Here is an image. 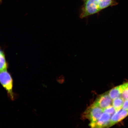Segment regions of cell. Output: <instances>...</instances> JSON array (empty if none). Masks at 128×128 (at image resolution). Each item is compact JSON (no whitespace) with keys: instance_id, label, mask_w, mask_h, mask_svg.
<instances>
[{"instance_id":"1","label":"cell","mask_w":128,"mask_h":128,"mask_svg":"<svg viewBox=\"0 0 128 128\" xmlns=\"http://www.w3.org/2000/svg\"><path fill=\"white\" fill-rule=\"evenodd\" d=\"M80 17L82 19L98 13L103 10L101 0H83Z\"/></svg>"},{"instance_id":"2","label":"cell","mask_w":128,"mask_h":128,"mask_svg":"<svg viewBox=\"0 0 128 128\" xmlns=\"http://www.w3.org/2000/svg\"><path fill=\"white\" fill-rule=\"evenodd\" d=\"M103 113V109L93 103L83 113L82 117L89 120L90 128L97 122Z\"/></svg>"},{"instance_id":"3","label":"cell","mask_w":128,"mask_h":128,"mask_svg":"<svg viewBox=\"0 0 128 128\" xmlns=\"http://www.w3.org/2000/svg\"><path fill=\"white\" fill-rule=\"evenodd\" d=\"M0 83L7 91L8 96L11 100H15V96L13 92V83L11 75L7 69L0 72Z\"/></svg>"},{"instance_id":"4","label":"cell","mask_w":128,"mask_h":128,"mask_svg":"<svg viewBox=\"0 0 128 128\" xmlns=\"http://www.w3.org/2000/svg\"><path fill=\"white\" fill-rule=\"evenodd\" d=\"M112 102V100L108 92L99 96L93 104L103 109L111 106Z\"/></svg>"},{"instance_id":"5","label":"cell","mask_w":128,"mask_h":128,"mask_svg":"<svg viewBox=\"0 0 128 128\" xmlns=\"http://www.w3.org/2000/svg\"><path fill=\"white\" fill-rule=\"evenodd\" d=\"M128 116V111L122 108L116 111L111 117L107 128H109L126 118Z\"/></svg>"},{"instance_id":"6","label":"cell","mask_w":128,"mask_h":128,"mask_svg":"<svg viewBox=\"0 0 128 128\" xmlns=\"http://www.w3.org/2000/svg\"><path fill=\"white\" fill-rule=\"evenodd\" d=\"M128 86V82L116 86L108 92L109 95L112 100L121 97L122 94Z\"/></svg>"},{"instance_id":"7","label":"cell","mask_w":128,"mask_h":128,"mask_svg":"<svg viewBox=\"0 0 128 128\" xmlns=\"http://www.w3.org/2000/svg\"><path fill=\"white\" fill-rule=\"evenodd\" d=\"M111 118V115L103 113L97 122L90 128H107Z\"/></svg>"},{"instance_id":"8","label":"cell","mask_w":128,"mask_h":128,"mask_svg":"<svg viewBox=\"0 0 128 128\" xmlns=\"http://www.w3.org/2000/svg\"><path fill=\"white\" fill-rule=\"evenodd\" d=\"M124 100L122 97H118L112 100V106L117 111L122 108Z\"/></svg>"},{"instance_id":"9","label":"cell","mask_w":128,"mask_h":128,"mask_svg":"<svg viewBox=\"0 0 128 128\" xmlns=\"http://www.w3.org/2000/svg\"><path fill=\"white\" fill-rule=\"evenodd\" d=\"M7 67L4 53L0 51V72L7 69Z\"/></svg>"},{"instance_id":"10","label":"cell","mask_w":128,"mask_h":128,"mask_svg":"<svg viewBox=\"0 0 128 128\" xmlns=\"http://www.w3.org/2000/svg\"><path fill=\"white\" fill-rule=\"evenodd\" d=\"M103 113L108 114L111 115L113 114L116 111L112 105L103 109Z\"/></svg>"},{"instance_id":"11","label":"cell","mask_w":128,"mask_h":128,"mask_svg":"<svg viewBox=\"0 0 128 128\" xmlns=\"http://www.w3.org/2000/svg\"><path fill=\"white\" fill-rule=\"evenodd\" d=\"M121 96L124 100H128V86L123 92Z\"/></svg>"},{"instance_id":"12","label":"cell","mask_w":128,"mask_h":128,"mask_svg":"<svg viewBox=\"0 0 128 128\" xmlns=\"http://www.w3.org/2000/svg\"><path fill=\"white\" fill-rule=\"evenodd\" d=\"M122 108L123 109L128 111V100H124Z\"/></svg>"},{"instance_id":"13","label":"cell","mask_w":128,"mask_h":128,"mask_svg":"<svg viewBox=\"0 0 128 128\" xmlns=\"http://www.w3.org/2000/svg\"><path fill=\"white\" fill-rule=\"evenodd\" d=\"M2 0H0V4H1L2 2Z\"/></svg>"}]
</instances>
